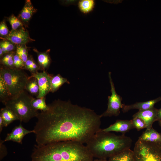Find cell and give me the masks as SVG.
<instances>
[{"mask_svg": "<svg viewBox=\"0 0 161 161\" xmlns=\"http://www.w3.org/2000/svg\"><path fill=\"white\" fill-rule=\"evenodd\" d=\"M47 105L36 117L33 130L37 145L66 141L86 144L101 129V117L90 109L60 99Z\"/></svg>", "mask_w": 161, "mask_h": 161, "instance_id": "obj_1", "label": "cell"}, {"mask_svg": "<svg viewBox=\"0 0 161 161\" xmlns=\"http://www.w3.org/2000/svg\"><path fill=\"white\" fill-rule=\"evenodd\" d=\"M86 145L73 141L36 145L31 155V161H93Z\"/></svg>", "mask_w": 161, "mask_h": 161, "instance_id": "obj_2", "label": "cell"}, {"mask_svg": "<svg viewBox=\"0 0 161 161\" xmlns=\"http://www.w3.org/2000/svg\"><path fill=\"white\" fill-rule=\"evenodd\" d=\"M132 140L124 134L117 135L110 132L98 131L85 144L94 157L106 160L130 148Z\"/></svg>", "mask_w": 161, "mask_h": 161, "instance_id": "obj_3", "label": "cell"}, {"mask_svg": "<svg viewBox=\"0 0 161 161\" xmlns=\"http://www.w3.org/2000/svg\"><path fill=\"white\" fill-rule=\"evenodd\" d=\"M33 97L25 90L18 95L11 97L4 104L11 109L18 117L21 122L27 123L39 113L32 106Z\"/></svg>", "mask_w": 161, "mask_h": 161, "instance_id": "obj_4", "label": "cell"}, {"mask_svg": "<svg viewBox=\"0 0 161 161\" xmlns=\"http://www.w3.org/2000/svg\"><path fill=\"white\" fill-rule=\"evenodd\" d=\"M0 76L6 83L12 97L25 90L29 78L23 69L8 68L3 66L0 67Z\"/></svg>", "mask_w": 161, "mask_h": 161, "instance_id": "obj_5", "label": "cell"}, {"mask_svg": "<svg viewBox=\"0 0 161 161\" xmlns=\"http://www.w3.org/2000/svg\"><path fill=\"white\" fill-rule=\"evenodd\" d=\"M133 151L134 161H161V151L158 143L138 139Z\"/></svg>", "mask_w": 161, "mask_h": 161, "instance_id": "obj_6", "label": "cell"}, {"mask_svg": "<svg viewBox=\"0 0 161 161\" xmlns=\"http://www.w3.org/2000/svg\"><path fill=\"white\" fill-rule=\"evenodd\" d=\"M109 77L111 87V95L108 96V102L106 110L100 115L101 117L117 116L120 113L123 104L122 103V98L116 92L114 84L111 77V73H109Z\"/></svg>", "mask_w": 161, "mask_h": 161, "instance_id": "obj_7", "label": "cell"}, {"mask_svg": "<svg viewBox=\"0 0 161 161\" xmlns=\"http://www.w3.org/2000/svg\"><path fill=\"white\" fill-rule=\"evenodd\" d=\"M1 38L9 41L16 45H25L34 41L30 38L28 31L23 27L16 30H11L7 36Z\"/></svg>", "mask_w": 161, "mask_h": 161, "instance_id": "obj_8", "label": "cell"}, {"mask_svg": "<svg viewBox=\"0 0 161 161\" xmlns=\"http://www.w3.org/2000/svg\"><path fill=\"white\" fill-rule=\"evenodd\" d=\"M31 77H34L38 80L39 86V93L37 98L45 97L51 91V80L52 76L46 71L37 72L31 75Z\"/></svg>", "mask_w": 161, "mask_h": 161, "instance_id": "obj_9", "label": "cell"}, {"mask_svg": "<svg viewBox=\"0 0 161 161\" xmlns=\"http://www.w3.org/2000/svg\"><path fill=\"white\" fill-rule=\"evenodd\" d=\"M32 133H34L33 130H29L25 129L21 123L19 125L15 126L11 132L7 134L4 141H12L22 144L24 137Z\"/></svg>", "mask_w": 161, "mask_h": 161, "instance_id": "obj_10", "label": "cell"}, {"mask_svg": "<svg viewBox=\"0 0 161 161\" xmlns=\"http://www.w3.org/2000/svg\"><path fill=\"white\" fill-rule=\"evenodd\" d=\"M134 127L132 120H117L114 124L108 127L103 129L101 131L105 132L115 131L120 132L124 134L131 130L134 129Z\"/></svg>", "mask_w": 161, "mask_h": 161, "instance_id": "obj_11", "label": "cell"}, {"mask_svg": "<svg viewBox=\"0 0 161 161\" xmlns=\"http://www.w3.org/2000/svg\"><path fill=\"white\" fill-rule=\"evenodd\" d=\"M157 109L154 107L145 110L139 111L133 115V117H138L141 119L145 123L146 129H149L152 127L154 122L157 121Z\"/></svg>", "mask_w": 161, "mask_h": 161, "instance_id": "obj_12", "label": "cell"}, {"mask_svg": "<svg viewBox=\"0 0 161 161\" xmlns=\"http://www.w3.org/2000/svg\"><path fill=\"white\" fill-rule=\"evenodd\" d=\"M161 100V96L155 99L147 101L137 102L129 105L123 104L122 111L123 112L125 113L133 109H137L139 111L145 110L154 107L156 103Z\"/></svg>", "mask_w": 161, "mask_h": 161, "instance_id": "obj_13", "label": "cell"}, {"mask_svg": "<svg viewBox=\"0 0 161 161\" xmlns=\"http://www.w3.org/2000/svg\"><path fill=\"white\" fill-rule=\"evenodd\" d=\"M37 11L30 0H26L24 5L19 15L18 18L23 25L27 26L33 15Z\"/></svg>", "mask_w": 161, "mask_h": 161, "instance_id": "obj_14", "label": "cell"}, {"mask_svg": "<svg viewBox=\"0 0 161 161\" xmlns=\"http://www.w3.org/2000/svg\"><path fill=\"white\" fill-rule=\"evenodd\" d=\"M138 139L145 142L155 143H161V133L157 132L153 127L146 129Z\"/></svg>", "mask_w": 161, "mask_h": 161, "instance_id": "obj_15", "label": "cell"}, {"mask_svg": "<svg viewBox=\"0 0 161 161\" xmlns=\"http://www.w3.org/2000/svg\"><path fill=\"white\" fill-rule=\"evenodd\" d=\"M37 54L38 64L41 70L45 71L49 67L51 60L49 54L50 50L44 52H39L36 49H33Z\"/></svg>", "mask_w": 161, "mask_h": 161, "instance_id": "obj_16", "label": "cell"}, {"mask_svg": "<svg viewBox=\"0 0 161 161\" xmlns=\"http://www.w3.org/2000/svg\"><path fill=\"white\" fill-rule=\"evenodd\" d=\"M0 116L3 119L5 127L7 126L15 120H19L15 114L11 109L6 107L1 109Z\"/></svg>", "mask_w": 161, "mask_h": 161, "instance_id": "obj_17", "label": "cell"}, {"mask_svg": "<svg viewBox=\"0 0 161 161\" xmlns=\"http://www.w3.org/2000/svg\"><path fill=\"white\" fill-rule=\"evenodd\" d=\"M108 161H134L133 151L125 150L109 158Z\"/></svg>", "mask_w": 161, "mask_h": 161, "instance_id": "obj_18", "label": "cell"}, {"mask_svg": "<svg viewBox=\"0 0 161 161\" xmlns=\"http://www.w3.org/2000/svg\"><path fill=\"white\" fill-rule=\"evenodd\" d=\"M65 83H69L67 79L58 74L51 77V80L50 92H54L57 91L60 87Z\"/></svg>", "mask_w": 161, "mask_h": 161, "instance_id": "obj_19", "label": "cell"}, {"mask_svg": "<svg viewBox=\"0 0 161 161\" xmlns=\"http://www.w3.org/2000/svg\"><path fill=\"white\" fill-rule=\"evenodd\" d=\"M25 90L36 97L38 96L39 93V86L38 80L36 78L29 77L25 87Z\"/></svg>", "mask_w": 161, "mask_h": 161, "instance_id": "obj_20", "label": "cell"}, {"mask_svg": "<svg viewBox=\"0 0 161 161\" xmlns=\"http://www.w3.org/2000/svg\"><path fill=\"white\" fill-rule=\"evenodd\" d=\"M12 97L8 88L2 78L0 76V101L3 104Z\"/></svg>", "mask_w": 161, "mask_h": 161, "instance_id": "obj_21", "label": "cell"}, {"mask_svg": "<svg viewBox=\"0 0 161 161\" xmlns=\"http://www.w3.org/2000/svg\"><path fill=\"white\" fill-rule=\"evenodd\" d=\"M23 69H25L30 72L31 75L35 74L41 69L40 66L34 60L32 56L29 55L28 59L24 64Z\"/></svg>", "mask_w": 161, "mask_h": 161, "instance_id": "obj_22", "label": "cell"}, {"mask_svg": "<svg viewBox=\"0 0 161 161\" xmlns=\"http://www.w3.org/2000/svg\"><path fill=\"white\" fill-rule=\"evenodd\" d=\"M15 53L16 52H12L4 54L0 58V63L2 66L8 68H14L13 57Z\"/></svg>", "mask_w": 161, "mask_h": 161, "instance_id": "obj_23", "label": "cell"}, {"mask_svg": "<svg viewBox=\"0 0 161 161\" xmlns=\"http://www.w3.org/2000/svg\"><path fill=\"white\" fill-rule=\"evenodd\" d=\"M31 104L33 107L37 111L39 110L41 111H45L48 109V105L46 103L45 97L36 98L33 97Z\"/></svg>", "mask_w": 161, "mask_h": 161, "instance_id": "obj_24", "label": "cell"}, {"mask_svg": "<svg viewBox=\"0 0 161 161\" xmlns=\"http://www.w3.org/2000/svg\"><path fill=\"white\" fill-rule=\"evenodd\" d=\"M95 1L92 0H82L78 3V7L81 11L84 13H89L93 9Z\"/></svg>", "mask_w": 161, "mask_h": 161, "instance_id": "obj_25", "label": "cell"}, {"mask_svg": "<svg viewBox=\"0 0 161 161\" xmlns=\"http://www.w3.org/2000/svg\"><path fill=\"white\" fill-rule=\"evenodd\" d=\"M16 52L24 63L27 60L29 55L28 49L26 45H16Z\"/></svg>", "mask_w": 161, "mask_h": 161, "instance_id": "obj_26", "label": "cell"}, {"mask_svg": "<svg viewBox=\"0 0 161 161\" xmlns=\"http://www.w3.org/2000/svg\"><path fill=\"white\" fill-rule=\"evenodd\" d=\"M0 48L4 54L16 50V45L12 42L7 40H4L0 43Z\"/></svg>", "mask_w": 161, "mask_h": 161, "instance_id": "obj_27", "label": "cell"}, {"mask_svg": "<svg viewBox=\"0 0 161 161\" xmlns=\"http://www.w3.org/2000/svg\"><path fill=\"white\" fill-rule=\"evenodd\" d=\"M7 20L11 25L12 30H16L23 27L21 21L13 14L7 18Z\"/></svg>", "mask_w": 161, "mask_h": 161, "instance_id": "obj_28", "label": "cell"}, {"mask_svg": "<svg viewBox=\"0 0 161 161\" xmlns=\"http://www.w3.org/2000/svg\"><path fill=\"white\" fill-rule=\"evenodd\" d=\"M135 128L139 131L144 128H146V125L144 121L138 117H133L132 120Z\"/></svg>", "mask_w": 161, "mask_h": 161, "instance_id": "obj_29", "label": "cell"}, {"mask_svg": "<svg viewBox=\"0 0 161 161\" xmlns=\"http://www.w3.org/2000/svg\"><path fill=\"white\" fill-rule=\"evenodd\" d=\"M13 60L14 66L15 68L23 69L24 63L16 52L13 56Z\"/></svg>", "mask_w": 161, "mask_h": 161, "instance_id": "obj_30", "label": "cell"}, {"mask_svg": "<svg viewBox=\"0 0 161 161\" xmlns=\"http://www.w3.org/2000/svg\"><path fill=\"white\" fill-rule=\"evenodd\" d=\"M9 31L4 21L0 22V35L1 38H3L7 36L9 33Z\"/></svg>", "mask_w": 161, "mask_h": 161, "instance_id": "obj_31", "label": "cell"}, {"mask_svg": "<svg viewBox=\"0 0 161 161\" xmlns=\"http://www.w3.org/2000/svg\"><path fill=\"white\" fill-rule=\"evenodd\" d=\"M4 140H0V160H1L7 154V148L4 144Z\"/></svg>", "mask_w": 161, "mask_h": 161, "instance_id": "obj_32", "label": "cell"}, {"mask_svg": "<svg viewBox=\"0 0 161 161\" xmlns=\"http://www.w3.org/2000/svg\"><path fill=\"white\" fill-rule=\"evenodd\" d=\"M5 127L4 124L3 119L1 116H0V132L1 133L2 130L3 128Z\"/></svg>", "mask_w": 161, "mask_h": 161, "instance_id": "obj_33", "label": "cell"}, {"mask_svg": "<svg viewBox=\"0 0 161 161\" xmlns=\"http://www.w3.org/2000/svg\"><path fill=\"white\" fill-rule=\"evenodd\" d=\"M157 121L161 120V108L158 109L157 113Z\"/></svg>", "mask_w": 161, "mask_h": 161, "instance_id": "obj_34", "label": "cell"}, {"mask_svg": "<svg viewBox=\"0 0 161 161\" xmlns=\"http://www.w3.org/2000/svg\"><path fill=\"white\" fill-rule=\"evenodd\" d=\"M93 161H108V160L106 159H97L93 160Z\"/></svg>", "mask_w": 161, "mask_h": 161, "instance_id": "obj_35", "label": "cell"}, {"mask_svg": "<svg viewBox=\"0 0 161 161\" xmlns=\"http://www.w3.org/2000/svg\"><path fill=\"white\" fill-rule=\"evenodd\" d=\"M158 145H159V146L160 147V149L161 151V143H158Z\"/></svg>", "mask_w": 161, "mask_h": 161, "instance_id": "obj_36", "label": "cell"}, {"mask_svg": "<svg viewBox=\"0 0 161 161\" xmlns=\"http://www.w3.org/2000/svg\"><path fill=\"white\" fill-rule=\"evenodd\" d=\"M160 126L161 127V120H160L158 121Z\"/></svg>", "mask_w": 161, "mask_h": 161, "instance_id": "obj_37", "label": "cell"}]
</instances>
